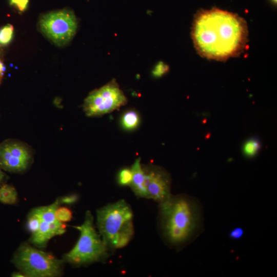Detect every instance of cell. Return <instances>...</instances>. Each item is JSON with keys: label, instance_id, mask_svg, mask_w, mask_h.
Wrapping results in <instances>:
<instances>
[{"label": "cell", "instance_id": "4", "mask_svg": "<svg viewBox=\"0 0 277 277\" xmlns=\"http://www.w3.org/2000/svg\"><path fill=\"white\" fill-rule=\"evenodd\" d=\"M74 228L80 231L76 244L63 257V261L76 266L105 261L111 251L96 232L93 217L90 211L86 212L84 222Z\"/></svg>", "mask_w": 277, "mask_h": 277}, {"label": "cell", "instance_id": "15", "mask_svg": "<svg viewBox=\"0 0 277 277\" xmlns=\"http://www.w3.org/2000/svg\"><path fill=\"white\" fill-rule=\"evenodd\" d=\"M41 221V216L38 207L32 210L28 216L27 222V229L31 234L37 231L40 225Z\"/></svg>", "mask_w": 277, "mask_h": 277}, {"label": "cell", "instance_id": "7", "mask_svg": "<svg viewBox=\"0 0 277 277\" xmlns=\"http://www.w3.org/2000/svg\"><path fill=\"white\" fill-rule=\"evenodd\" d=\"M127 102L118 84L113 80L91 92L85 99L83 107L87 116H100L118 109Z\"/></svg>", "mask_w": 277, "mask_h": 277}, {"label": "cell", "instance_id": "24", "mask_svg": "<svg viewBox=\"0 0 277 277\" xmlns=\"http://www.w3.org/2000/svg\"><path fill=\"white\" fill-rule=\"evenodd\" d=\"M5 177V174L3 171V169L0 167V185L3 183Z\"/></svg>", "mask_w": 277, "mask_h": 277}, {"label": "cell", "instance_id": "13", "mask_svg": "<svg viewBox=\"0 0 277 277\" xmlns=\"http://www.w3.org/2000/svg\"><path fill=\"white\" fill-rule=\"evenodd\" d=\"M18 195L15 188L9 184L0 186V202L6 205H14L17 202Z\"/></svg>", "mask_w": 277, "mask_h": 277}, {"label": "cell", "instance_id": "17", "mask_svg": "<svg viewBox=\"0 0 277 277\" xmlns=\"http://www.w3.org/2000/svg\"><path fill=\"white\" fill-rule=\"evenodd\" d=\"M132 179V172L131 168H124L117 174V181L121 186H129Z\"/></svg>", "mask_w": 277, "mask_h": 277}, {"label": "cell", "instance_id": "22", "mask_svg": "<svg viewBox=\"0 0 277 277\" xmlns=\"http://www.w3.org/2000/svg\"><path fill=\"white\" fill-rule=\"evenodd\" d=\"M78 196L76 194H70L64 196L59 199L60 203L66 204H71L76 202L77 200Z\"/></svg>", "mask_w": 277, "mask_h": 277}, {"label": "cell", "instance_id": "21", "mask_svg": "<svg viewBox=\"0 0 277 277\" xmlns=\"http://www.w3.org/2000/svg\"><path fill=\"white\" fill-rule=\"evenodd\" d=\"M244 235V230L239 227H235L230 231L229 237L233 240H238L242 238Z\"/></svg>", "mask_w": 277, "mask_h": 277}, {"label": "cell", "instance_id": "12", "mask_svg": "<svg viewBox=\"0 0 277 277\" xmlns=\"http://www.w3.org/2000/svg\"><path fill=\"white\" fill-rule=\"evenodd\" d=\"M120 123L121 126L125 130H133L139 125L140 123V115L136 111L129 109L122 114Z\"/></svg>", "mask_w": 277, "mask_h": 277}, {"label": "cell", "instance_id": "10", "mask_svg": "<svg viewBox=\"0 0 277 277\" xmlns=\"http://www.w3.org/2000/svg\"><path fill=\"white\" fill-rule=\"evenodd\" d=\"M144 173V186L146 199L159 203L167 200L171 195V177L164 168L152 164L142 165Z\"/></svg>", "mask_w": 277, "mask_h": 277}, {"label": "cell", "instance_id": "3", "mask_svg": "<svg viewBox=\"0 0 277 277\" xmlns=\"http://www.w3.org/2000/svg\"><path fill=\"white\" fill-rule=\"evenodd\" d=\"M133 217L130 205L123 200L97 210L100 235L111 251L125 247L132 239L134 233Z\"/></svg>", "mask_w": 277, "mask_h": 277}, {"label": "cell", "instance_id": "14", "mask_svg": "<svg viewBox=\"0 0 277 277\" xmlns=\"http://www.w3.org/2000/svg\"><path fill=\"white\" fill-rule=\"evenodd\" d=\"M261 143L260 140L255 137H252L245 142L243 147V152L244 155L249 158L255 156L260 151Z\"/></svg>", "mask_w": 277, "mask_h": 277}, {"label": "cell", "instance_id": "19", "mask_svg": "<svg viewBox=\"0 0 277 277\" xmlns=\"http://www.w3.org/2000/svg\"><path fill=\"white\" fill-rule=\"evenodd\" d=\"M169 67L163 62H160L153 68L152 73L154 77H159L168 72Z\"/></svg>", "mask_w": 277, "mask_h": 277}, {"label": "cell", "instance_id": "11", "mask_svg": "<svg viewBox=\"0 0 277 277\" xmlns=\"http://www.w3.org/2000/svg\"><path fill=\"white\" fill-rule=\"evenodd\" d=\"M131 169L132 172V179L130 187L136 196L146 198V192L144 186V173L140 158L136 159Z\"/></svg>", "mask_w": 277, "mask_h": 277}, {"label": "cell", "instance_id": "9", "mask_svg": "<svg viewBox=\"0 0 277 277\" xmlns=\"http://www.w3.org/2000/svg\"><path fill=\"white\" fill-rule=\"evenodd\" d=\"M59 204L56 199L49 205L38 207L41 220L40 225L30 238V243L38 248L45 247L51 239L66 231V225L55 217V210Z\"/></svg>", "mask_w": 277, "mask_h": 277}, {"label": "cell", "instance_id": "1", "mask_svg": "<svg viewBox=\"0 0 277 277\" xmlns=\"http://www.w3.org/2000/svg\"><path fill=\"white\" fill-rule=\"evenodd\" d=\"M248 30L246 22L234 13L212 9L196 15L192 36L198 52L205 57L226 60L245 49Z\"/></svg>", "mask_w": 277, "mask_h": 277}, {"label": "cell", "instance_id": "16", "mask_svg": "<svg viewBox=\"0 0 277 277\" xmlns=\"http://www.w3.org/2000/svg\"><path fill=\"white\" fill-rule=\"evenodd\" d=\"M14 36V27L7 24L0 29V48L5 47L12 41Z\"/></svg>", "mask_w": 277, "mask_h": 277}, {"label": "cell", "instance_id": "6", "mask_svg": "<svg viewBox=\"0 0 277 277\" xmlns=\"http://www.w3.org/2000/svg\"><path fill=\"white\" fill-rule=\"evenodd\" d=\"M38 25L41 31L48 39L62 47L69 43L75 34L77 21L72 11L62 9L43 14Z\"/></svg>", "mask_w": 277, "mask_h": 277}, {"label": "cell", "instance_id": "26", "mask_svg": "<svg viewBox=\"0 0 277 277\" xmlns=\"http://www.w3.org/2000/svg\"><path fill=\"white\" fill-rule=\"evenodd\" d=\"M273 1H274V2H276V0H273Z\"/></svg>", "mask_w": 277, "mask_h": 277}, {"label": "cell", "instance_id": "18", "mask_svg": "<svg viewBox=\"0 0 277 277\" xmlns=\"http://www.w3.org/2000/svg\"><path fill=\"white\" fill-rule=\"evenodd\" d=\"M55 217L59 222L65 223L71 220L72 212L67 207L58 206L55 210Z\"/></svg>", "mask_w": 277, "mask_h": 277}, {"label": "cell", "instance_id": "25", "mask_svg": "<svg viewBox=\"0 0 277 277\" xmlns=\"http://www.w3.org/2000/svg\"><path fill=\"white\" fill-rule=\"evenodd\" d=\"M12 276H16V277H25V276L21 272L17 271L14 272L12 274Z\"/></svg>", "mask_w": 277, "mask_h": 277}, {"label": "cell", "instance_id": "5", "mask_svg": "<svg viewBox=\"0 0 277 277\" xmlns=\"http://www.w3.org/2000/svg\"><path fill=\"white\" fill-rule=\"evenodd\" d=\"M12 263L27 277H56L62 273L64 261L27 243L15 252Z\"/></svg>", "mask_w": 277, "mask_h": 277}, {"label": "cell", "instance_id": "8", "mask_svg": "<svg viewBox=\"0 0 277 277\" xmlns=\"http://www.w3.org/2000/svg\"><path fill=\"white\" fill-rule=\"evenodd\" d=\"M33 160V152L27 144L9 139L0 144V167L6 171L23 172Z\"/></svg>", "mask_w": 277, "mask_h": 277}, {"label": "cell", "instance_id": "20", "mask_svg": "<svg viewBox=\"0 0 277 277\" xmlns=\"http://www.w3.org/2000/svg\"><path fill=\"white\" fill-rule=\"evenodd\" d=\"M29 1V0H10V4L22 12L27 9Z\"/></svg>", "mask_w": 277, "mask_h": 277}, {"label": "cell", "instance_id": "23", "mask_svg": "<svg viewBox=\"0 0 277 277\" xmlns=\"http://www.w3.org/2000/svg\"><path fill=\"white\" fill-rule=\"evenodd\" d=\"M5 69V66L3 62L1 59H0V84L3 78Z\"/></svg>", "mask_w": 277, "mask_h": 277}, {"label": "cell", "instance_id": "2", "mask_svg": "<svg viewBox=\"0 0 277 277\" xmlns=\"http://www.w3.org/2000/svg\"><path fill=\"white\" fill-rule=\"evenodd\" d=\"M159 225L162 236L170 247L180 249L193 241L204 227L202 206L195 197L172 195L159 203Z\"/></svg>", "mask_w": 277, "mask_h": 277}]
</instances>
